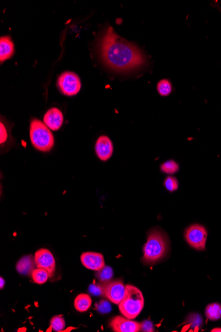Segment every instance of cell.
Masks as SVG:
<instances>
[{
  "label": "cell",
  "instance_id": "1",
  "mask_svg": "<svg viewBox=\"0 0 221 332\" xmlns=\"http://www.w3.org/2000/svg\"><path fill=\"white\" fill-rule=\"evenodd\" d=\"M98 51L103 63L117 72L136 70L141 68L147 61L138 47L118 35L111 27L106 29L102 35Z\"/></svg>",
  "mask_w": 221,
  "mask_h": 332
},
{
  "label": "cell",
  "instance_id": "2",
  "mask_svg": "<svg viewBox=\"0 0 221 332\" xmlns=\"http://www.w3.org/2000/svg\"><path fill=\"white\" fill-rule=\"evenodd\" d=\"M169 249L167 235L159 228H154L148 233L147 242L143 247L142 261L147 263H154L166 256Z\"/></svg>",
  "mask_w": 221,
  "mask_h": 332
},
{
  "label": "cell",
  "instance_id": "3",
  "mask_svg": "<svg viewBox=\"0 0 221 332\" xmlns=\"http://www.w3.org/2000/svg\"><path fill=\"white\" fill-rule=\"evenodd\" d=\"M125 288V295L119 304V308L123 316L133 320L140 315L143 309L144 296L142 292L134 286L127 284Z\"/></svg>",
  "mask_w": 221,
  "mask_h": 332
},
{
  "label": "cell",
  "instance_id": "4",
  "mask_svg": "<svg viewBox=\"0 0 221 332\" xmlns=\"http://www.w3.org/2000/svg\"><path fill=\"white\" fill-rule=\"evenodd\" d=\"M29 134L32 145L36 150L49 152L54 147V139L51 129L39 120L31 122Z\"/></svg>",
  "mask_w": 221,
  "mask_h": 332
},
{
  "label": "cell",
  "instance_id": "5",
  "mask_svg": "<svg viewBox=\"0 0 221 332\" xmlns=\"http://www.w3.org/2000/svg\"><path fill=\"white\" fill-rule=\"evenodd\" d=\"M207 229L200 224H193L190 226L185 231L186 242L193 249L198 251L205 249L207 238Z\"/></svg>",
  "mask_w": 221,
  "mask_h": 332
},
{
  "label": "cell",
  "instance_id": "6",
  "mask_svg": "<svg viewBox=\"0 0 221 332\" xmlns=\"http://www.w3.org/2000/svg\"><path fill=\"white\" fill-rule=\"evenodd\" d=\"M58 87L63 94L66 96H72L80 92L81 82L75 73L65 72L58 78Z\"/></svg>",
  "mask_w": 221,
  "mask_h": 332
},
{
  "label": "cell",
  "instance_id": "7",
  "mask_svg": "<svg viewBox=\"0 0 221 332\" xmlns=\"http://www.w3.org/2000/svg\"><path fill=\"white\" fill-rule=\"evenodd\" d=\"M103 296L113 304H119L125 295L126 288L123 280H111L103 284Z\"/></svg>",
  "mask_w": 221,
  "mask_h": 332
},
{
  "label": "cell",
  "instance_id": "8",
  "mask_svg": "<svg viewBox=\"0 0 221 332\" xmlns=\"http://www.w3.org/2000/svg\"><path fill=\"white\" fill-rule=\"evenodd\" d=\"M34 258L36 267L46 270L52 278L56 269V262L52 253L48 249H41L36 251Z\"/></svg>",
  "mask_w": 221,
  "mask_h": 332
},
{
  "label": "cell",
  "instance_id": "9",
  "mask_svg": "<svg viewBox=\"0 0 221 332\" xmlns=\"http://www.w3.org/2000/svg\"><path fill=\"white\" fill-rule=\"evenodd\" d=\"M111 329L116 332H138L141 331V323L135 322L124 316L113 317L109 323Z\"/></svg>",
  "mask_w": 221,
  "mask_h": 332
},
{
  "label": "cell",
  "instance_id": "10",
  "mask_svg": "<svg viewBox=\"0 0 221 332\" xmlns=\"http://www.w3.org/2000/svg\"><path fill=\"white\" fill-rule=\"evenodd\" d=\"M82 264L85 268L92 271H101L105 267V260L103 255L96 252H85L80 257Z\"/></svg>",
  "mask_w": 221,
  "mask_h": 332
},
{
  "label": "cell",
  "instance_id": "11",
  "mask_svg": "<svg viewBox=\"0 0 221 332\" xmlns=\"http://www.w3.org/2000/svg\"><path fill=\"white\" fill-rule=\"evenodd\" d=\"M95 150L97 157L102 161H107L113 156V144L110 139L106 136H102L97 140Z\"/></svg>",
  "mask_w": 221,
  "mask_h": 332
},
{
  "label": "cell",
  "instance_id": "12",
  "mask_svg": "<svg viewBox=\"0 0 221 332\" xmlns=\"http://www.w3.org/2000/svg\"><path fill=\"white\" fill-rule=\"evenodd\" d=\"M44 123L52 131H57L63 126L64 117L59 109L52 107L46 112L44 116Z\"/></svg>",
  "mask_w": 221,
  "mask_h": 332
},
{
  "label": "cell",
  "instance_id": "13",
  "mask_svg": "<svg viewBox=\"0 0 221 332\" xmlns=\"http://www.w3.org/2000/svg\"><path fill=\"white\" fill-rule=\"evenodd\" d=\"M0 145H1L2 150H6L10 146H12L14 143L12 134H11V127L10 124L7 123L5 120L1 118V123H0Z\"/></svg>",
  "mask_w": 221,
  "mask_h": 332
},
{
  "label": "cell",
  "instance_id": "14",
  "mask_svg": "<svg viewBox=\"0 0 221 332\" xmlns=\"http://www.w3.org/2000/svg\"><path fill=\"white\" fill-rule=\"evenodd\" d=\"M0 61L2 63L14 55V45L10 36H2L0 39Z\"/></svg>",
  "mask_w": 221,
  "mask_h": 332
},
{
  "label": "cell",
  "instance_id": "15",
  "mask_svg": "<svg viewBox=\"0 0 221 332\" xmlns=\"http://www.w3.org/2000/svg\"><path fill=\"white\" fill-rule=\"evenodd\" d=\"M35 266L34 257L32 255H27L18 262L16 265V269L20 274L32 275Z\"/></svg>",
  "mask_w": 221,
  "mask_h": 332
},
{
  "label": "cell",
  "instance_id": "16",
  "mask_svg": "<svg viewBox=\"0 0 221 332\" xmlns=\"http://www.w3.org/2000/svg\"><path fill=\"white\" fill-rule=\"evenodd\" d=\"M91 298L87 294H80L74 300V307L80 313H85L91 307Z\"/></svg>",
  "mask_w": 221,
  "mask_h": 332
},
{
  "label": "cell",
  "instance_id": "17",
  "mask_svg": "<svg viewBox=\"0 0 221 332\" xmlns=\"http://www.w3.org/2000/svg\"><path fill=\"white\" fill-rule=\"evenodd\" d=\"M205 315L210 320L216 321L221 318V304L212 303L205 308Z\"/></svg>",
  "mask_w": 221,
  "mask_h": 332
},
{
  "label": "cell",
  "instance_id": "18",
  "mask_svg": "<svg viewBox=\"0 0 221 332\" xmlns=\"http://www.w3.org/2000/svg\"><path fill=\"white\" fill-rule=\"evenodd\" d=\"M32 277L34 281L39 284L45 283L50 278L48 272L41 268L34 269L32 272Z\"/></svg>",
  "mask_w": 221,
  "mask_h": 332
},
{
  "label": "cell",
  "instance_id": "19",
  "mask_svg": "<svg viewBox=\"0 0 221 332\" xmlns=\"http://www.w3.org/2000/svg\"><path fill=\"white\" fill-rule=\"evenodd\" d=\"M113 277L112 268L109 267V266H105L103 269L98 271V273H96V277L100 281V283L103 284L111 281L112 280Z\"/></svg>",
  "mask_w": 221,
  "mask_h": 332
},
{
  "label": "cell",
  "instance_id": "20",
  "mask_svg": "<svg viewBox=\"0 0 221 332\" xmlns=\"http://www.w3.org/2000/svg\"><path fill=\"white\" fill-rule=\"evenodd\" d=\"M179 170H180V166L174 160H167L160 165V171L164 174H176L178 172Z\"/></svg>",
  "mask_w": 221,
  "mask_h": 332
},
{
  "label": "cell",
  "instance_id": "21",
  "mask_svg": "<svg viewBox=\"0 0 221 332\" xmlns=\"http://www.w3.org/2000/svg\"><path fill=\"white\" fill-rule=\"evenodd\" d=\"M186 323L190 326V328L192 329H197L202 327L204 324V320L202 315L197 313L190 314L186 318Z\"/></svg>",
  "mask_w": 221,
  "mask_h": 332
},
{
  "label": "cell",
  "instance_id": "22",
  "mask_svg": "<svg viewBox=\"0 0 221 332\" xmlns=\"http://www.w3.org/2000/svg\"><path fill=\"white\" fill-rule=\"evenodd\" d=\"M157 90L160 96H168L172 92V86L169 80H162L157 85Z\"/></svg>",
  "mask_w": 221,
  "mask_h": 332
},
{
  "label": "cell",
  "instance_id": "23",
  "mask_svg": "<svg viewBox=\"0 0 221 332\" xmlns=\"http://www.w3.org/2000/svg\"><path fill=\"white\" fill-rule=\"evenodd\" d=\"M66 326L65 319L60 315L53 317L51 320V327L54 332H62Z\"/></svg>",
  "mask_w": 221,
  "mask_h": 332
},
{
  "label": "cell",
  "instance_id": "24",
  "mask_svg": "<svg viewBox=\"0 0 221 332\" xmlns=\"http://www.w3.org/2000/svg\"><path fill=\"white\" fill-rule=\"evenodd\" d=\"M164 185L167 191L173 192L178 189L179 182L176 177L169 176L164 180Z\"/></svg>",
  "mask_w": 221,
  "mask_h": 332
},
{
  "label": "cell",
  "instance_id": "25",
  "mask_svg": "<svg viewBox=\"0 0 221 332\" xmlns=\"http://www.w3.org/2000/svg\"><path fill=\"white\" fill-rule=\"evenodd\" d=\"M96 308L97 311L102 314H107L111 311V304L105 300H102L96 304Z\"/></svg>",
  "mask_w": 221,
  "mask_h": 332
},
{
  "label": "cell",
  "instance_id": "26",
  "mask_svg": "<svg viewBox=\"0 0 221 332\" xmlns=\"http://www.w3.org/2000/svg\"><path fill=\"white\" fill-rule=\"evenodd\" d=\"M89 293L95 296H103V284H91L89 288Z\"/></svg>",
  "mask_w": 221,
  "mask_h": 332
},
{
  "label": "cell",
  "instance_id": "27",
  "mask_svg": "<svg viewBox=\"0 0 221 332\" xmlns=\"http://www.w3.org/2000/svg\"><path fill=\"white\" fill-rule=\"evenodd\" d=\"M141 331L142 332H154L153 322L149 320L144 321L141 323Z\"/></svg>",
  "mask_w": 221,
  "mask_h": 332
},
{
  "label": "cell",
  "instance_id": "28",
  "mask_svg": "<svg viewBox=\"0 0 221 332\" xmlns=\"http://www.w3.org/2000/svg\"><path fill=\"white\" fill-rule=\"evenodd\" d=\"M0 281H1V286H0V288H1V289H2L3 288V286L5 285L4 279H3L2 277H1V278H0Z\"/></svg>",
  "mask_w": 221,
  "mask_h": 332
},
{
  "label": "cell",
  "instance_id": "29",
  "mask_svg": "<svg viewBox=\"0 0 221 332\" xmlns=\"http://www.w3.org/2000/svg\"><path fill=\"white\" fill-rule=\"evenodd\" d=\"M211 332H221V328H215V329H213V330H212Z\"/></svg>",
  "mask_w": 221,
  "mask_h": 332
}]
</instances>
